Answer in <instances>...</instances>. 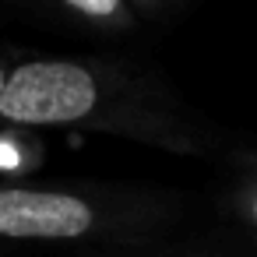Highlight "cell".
Here are the masks:
<instances>
[{"label":"cell","instance_id":"obj_4","mask_svg":"<svg viewBox=\"0 0 257 257\" xmlns=\"http://www.w3.org/2000/svg\"><path fill=\"white\" fill-rule=\"evenodd\" d=\"M127 4H138V8H155L159 0H127Z\"/></svg>","mask_w":257,"mask_h":257},{"label":"cell","instance_id":"obj_1","mask_svg":"<svg viewBox=\"0 0 257 257\" xmlns=\"http://www.w3.org/2000/svg\"><path fill=\"white\" fill-rule=\"evenodd\" d=\"M106 106V74L85 60H29L8 71L0 88V120L18 127L92 123Z\"/></svg>","mask_w":257,"mask_h":257},{"label":"cell","instance_id":"obj_5","mask_svg":"<svg viewBox=\"0 0 257 257\" xmlns=\"http://www.w3.org/2000/svg\"><path fill=\"white\" fill-rule=\"evenodd\" d=\"M4 78H8V67H4V64H0V88H4Z\"/></svg>","mask_w":257,"mask_h":257},{"label":"cell","instance_id":"obj_3","mask_svg":"<svg viewBox=\"0 0 257 257\" xmlns=\"http://www.w3.org/2000/svg\"><path fill=\"white\" fill-rule=\"evenodd\" d=\"M64 8L81 15L85 22L106 25V29H131L134 25V8L127 0H60Z\"/></svg>","mask_w":257,"mask_h":257},{"label":"cell","instance_id":"obj_2","mask_svg":"<svg viewBox=\"0 0 257 257\" xmlns=\"http://www.w3.org/2000/svg\"><path fill=\"white\" fill-rule=\"evenodd\" d=\"M95 225V208L64 190L0 187V236L11 239H78Z\"/></svg>","mask_w":257,"mask_h":257}]
</instances>
